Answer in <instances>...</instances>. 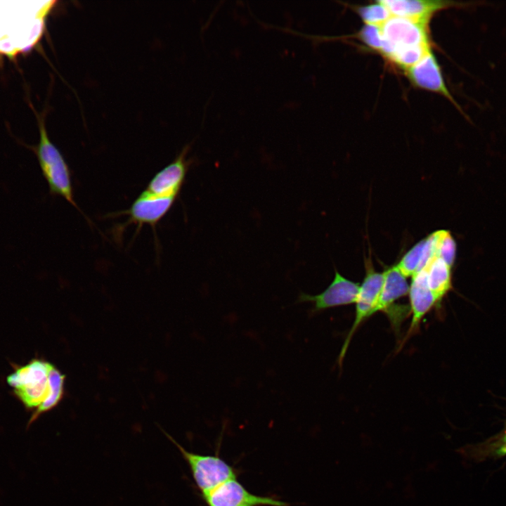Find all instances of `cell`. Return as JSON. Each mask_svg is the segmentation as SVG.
Listing matches in <instances>:
<instances>
[{
    "label": "cell",
    "mask_w": 506,
    "mask_h": 506,
    "mask_svg": "<svg viewBox=\"0 0 506 506\" xmlns=\"http://www.w3.org/2000/svg\"><path fill=\"white\" fill-rule=\"evenodd\" d=\"M381 30L383 45L380 53L389 60L398 53L429 46L427 24L391 15L381 26Z\"/></svg>",
    "instance_id": "obj_4"
},
{
    "label": "cell",
    "mask_w": 506,
    "mask_h": 506,
    "mask_svg": "<svg viewBox=\"0 0 506 506\" xmlns=\"http://www.w3.org/2000/svg\"><path fill=\"white\" fill-rule=\"evenodd\" d=\"M190 148L186 145L169 164L155 174L143 190L157 196L178 197L192 162L187 158Z\"/></svg>",
    "instance_id": "obj_9"
},
{
    "label": "cell",
    "mask_w": 506,
    "mask_h": 506,
    "mask_svg": "<svg viewBox=\"0 0 506 506\" xmlns=\"http://www.w3.org/2000/svg\"><path fill=\"white\" fill-rule=\"evenodd\" d=\"M424 268L429 287L438 304L451 288L450 267L441 259L434 257Z\"/></svg>",
    "instance_id": "obj_15"
},
{
    "label": "cell",
    "mask_w": 506,
    "mask_h": 506,
    "mask_svg": "<svg viewBox=\"0 0 506 506\" xmlns=\"http://www.w3.org/2000/svg\"><path fill=\"white\" fill-rule=\"evenodd\" d=\"M357 11L367 25L382 26L391 16L388 8L381 1L358 7Z\"/></svg>",
    "instance_id": "obj_19"
},
{
    "label": "cell",
    "mask_w": 506,
    "mask_h": 506,
    "mask_svg": "<svg viewBox=\"0 0 506 506\" xmlns=\"http://www.w3.org/2000/svg\"><path fill=\"white\" fill-rule=\"evenodd\" d=\"M359 288L358 283L335 271L333 280L323 292L315 295L300 292L295 303H311L309 314L312 316L330 308L356 303Z\"/></svg>",
    "instance_id": "obj_6"
},
{
    "label": "cell",
    "mask_w": 506,
    "mask_h": 506,
    "mask_svg": "<svg viewBox=\"0 0 506 506\" xmlns=\"http://www.w3.org/2000/svg\"><path fill=\"white\" fill-rule=\"evenodd\" d=\"M38 122L39 141L33 150L49 193L63 197L82 213L74 199L70 169L61 152L50 140L44 118L39 119L38 116Z\"/></svg>",
    "instance_id": "obj_2"
},
{
    "label": "cell",
    "mask_w": 506,
    "mask_h": 506,
    "mask_svg": "<svg viewBox=\"0 0 506 506\" xmlns=\"http://www.w3.org/2000/svg\"><path fill=\"white\" fill-rule=\"evenodd\" d=\"M176 198L157 196L143 190L122 214L129 216L126 224L135 223L139 228L148 224L154 228L167 214Z\"/></svg>",
    "instance_id": "obj_10"
},
{
    "label": "cell",
    "mask_w": 506,
    "mask_h": 506,
    "mask_svg": "<svg viewBox=\"0 0 506 506\" xmlns=\"http://www.w3.org/2000/svg\"><path fill=\"white\" fill-rule=\"evenodd\" d=\"M408 293L410 313L412 315L411 323L407 335L410 336L417 331L424 316L434 305L438 304L429 287L425 268L413 275Z\"/></svg>",
    "instance_id": "obj_13"
},
{
    "label": "cell",
    "mask_w": 506,
    "mask_h": 506,
    "mask_svg": "<svg viewBox=\"0 0 506 506\" xmlns=\"http://www.w3.org/2000/svg\"><path fill=\"white\" fill-rule=\"evenodd\" d=\"M382 288L371 316L379 311L386 313L394 308V302L409 292L408 282L396 266L387 268L384 273Z\"/></svg>",
    "instance_id": "obj_14"
},
{
    "label": "cell",
    "mask_w": 506,
    "mask_h": 506,
    "mask_svg": "<svg viewBox=\"0 0 506 506\" xmlns=\"http://www.w3.org/2000/svg\"><path fill=\"white\" fill-rule=\"evenodd\" d=\"M65 376L53 365L49 372L51 393L48 398L32 414L28 422L30 426L41 414L54 408L62 400L64 394Z\"/></svg>",
    "instance_id": "obj_16"
},
{
    "label": "cell",
    "mask_w": 506,
    "mask_h": 506,
    "mask_svg": "<svg viewBox=\"0 0 506 506\" xmlns=\"http://www.w3.org/2000/svg\"><path fill=\"white\" fill-rule=\"evenodd\" d=\"M496 454L503 455L506 454V432L505 433L498 448L496 450Z\"/></svg>",
    "instance_id": "obj_21"
},
{
    "label": "cell",
    "mask_w": 506,
    "mask_h": 506,
    "mask_svg": "<svg viewBox=\"0 0 506 506\" xmlns=\"http://www.w3.org/2000/svg\"><path fill=\"white\" fill-rule=\"evenodd\" d=\"M202 496L208 506H287L271 497L251 493L236 479L221 484Z\"/></svg>",
    "instance_id": "obj_8"
},
{
    "label": "cell",
    "mask_w": 506,
    "mask_h": 506,
    "mask_svg": "<svg viewBox=\"0 0 506 506\" xmlns=\"http://www.w3.org/2000/svg\"><path fill=\"white\" fill-rule=\"evenodd\" d=\"M167 436L187 462L193 478L202 495L228 480L235 479L233 467L219 457L188 451L172 437Z\"/></svg>",
    "instance_id": "obj_5"
},
{
    "label": "cell",
    "mask_w": 506,
    "mask_h": 506,
    "mask_svg": "<svg viewBox=\"0 0 506 506\" xmlns=\"http://www.w3.org/2000/svg\"><path fill=\"white\" fill-rule=\"evenodd\" d=\"M55 1H0V53L13 57L40 39Z\"/></svg>",
    "instance_id": "obj_1"
},
{
    "label": "cell",
    "mask_w": 506,
    "mask_h": 506,
    "mask_svg": "<svg viewBox=\"0 0 506 506\" xmlns=\"http://www.w3.org/2000/svg\"><path fill=\"white\" fill-rule=\"evenodd\" d=\"M391 15L403 17L428 25L432 15L451 7H467L473 3L430 0H382Z\"/></svg>",
    "instance_id": "obj_11"
},
{
    "label": "cell",
    "mask_w": 506,
    "mask_h": 506,
    "mask_svg": "<svg viewBox=\"0 0 506 506\" xmlns=\"http://www.w3.org/2000/svg\"><path fill=\"white\" fill-rule=\"evenodd\" d=\"M384 283V274L376 272L372 266H366V275L360 285L358 297L356 301V313L353 323L343 343L339 357L338 363L341 365L347 348L353 335L361 324L371 316L379 297Z\"/></svg>",
    "instance_id": "obj_7"
},
{
    "label": "cell",
    "mask_w": 506,
    "mask_h": 506,
    "mask_svg": "<svg viewBox=\"0 0 506 506\" xmlns=\"http://www.w3.org/2000/svg\"><path fill=\"white\" fill-rule=\"evenodd\" d=\"M53 364L32 359L23 365L15 366L6 378L16 398L27 410L34 411L49 397V372Z\"/></svg>",
    "instance_id": "obj_3"
},
{
    "label": "cell",
    "mask_w": 506,
    "mask_h": 506,
    "mask_svg": "<svg viewBox=\"0 0 506 506\" xmlns=\"http://www.w3.org/2000/svg\"><path fill=\"white\" fill-rule=\"evenodd\" d=\"M359 38L372 49L381 52L383 38L381 26L365 24L359 32Z\"/></svg>",
    "instance_id": "obj_20"
},
{
    "label": "cell",
    "mask_w": 506,
    "mask_h": 506,
    "mask_svg": "<svg viewBox=\"0 0 506 506\" xmlns=\"http://www.w3.org/2000/svg\"><path fill=\"white\" fill-rule=\"evenodd\" d=\"M425 242L426 238L415 244L396 266L404 277L413 276L417 272L422 261Z\"/></svg>",
    "instance_id": "obj_17"
},
{
    "label": "cell",
    "mask_w": 506,
    "mask_h": 506,
    "mask_svg": "<svg viewBox=\"0 0 506 506\" xmlns=\"http://www.w3.org/2000/svg\"><path fill=\"white\" fill-rule=\"evenodd\" d=\"M435 257L441 259L448 266L451 267L454 264L455 258V241L447 231H437L435 232Z\"/></svg>",
    "instance_id": "obj_18"
},
{
    "label": "cell",
    "mask_w": 506,
    "mask_h": 506,
    "mask_svg": "<svg viewBox=\"0 0 506 506\" xmlns=\"http://www.w3.org/2000/svg\"><path fill=\"white\" fill-rule=\"evenodd\" d=\"M411 82L417 86L439 93L448 99L461 110L459 105L449 92L444 82L441 68L431 51L416 64L406 70Z\"/></svg>",
    "instance_id": "obj_12"
}]
</instances>
